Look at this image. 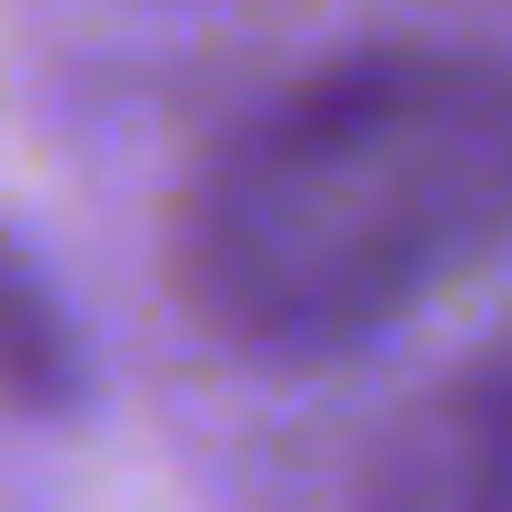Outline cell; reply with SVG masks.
Listing matches in <instances>:
<instances>
[{"mask_svg":"<svg viewBox=\"0 0 512 512\" xmlns=\"http://www.w3.org/2000/svg\"><path fill=\"white\" fill-rule=\"evenodd\" d=\"M512 241V91L372 51L282 91L191 191L181 292L251 352L362 342Z\"/></svg>","mask_w":512,"mask_h":512,"instance_id":"6da1fadb","label":"cell"},{"mask_svg":"<svg viewBox=\"0 0 512 512\" xmlns=\"http://www.w3.org/2000/svg\"><path fill=\"white\" fill-rule=\"evenodd\" d=\"M432 512H512V342L482 362V382H462V422H452Z\"/></svg>","mask_w":512,"mask_h":512,"instance_id":"3957f363","label":"cell"},{"mask_svg":"<svg viewBox=\"0 0 512 512\" xmlns=\"http://www.w3.org/2000/svg\"><path fill=\"white\" fill-rule=\"evenodd\" d=\"M71 372H81L71 362V322L51 312L41 272L0 241V402L51 412V402H71Z\"/></svg>","mask_w":512,"mask_h":512,"instance_id":"7a4b0ae2","label":"cell"}]
</instances>
